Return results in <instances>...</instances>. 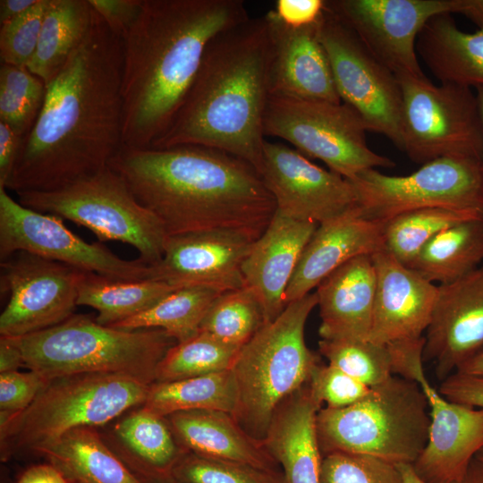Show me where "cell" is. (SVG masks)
Here are the masks:
<instances>
[{
	"label": "cell",
	"instance_id": "1",
	"mask_svg": "<svg viewBox=\"0 0 483 483\" xmlns=\"http://www.w3.org/2000/svg\"><path fill=\"white\" fill-rule=\"evenodd\" d=\"M122 82L123 39L95 11L89 34L47 85L5 189L55 191L108 166L123 146Z\"/></svg>",
	"mask_w": 483,
	"mask_h": 483
},
{
	"label": "cell",
	"instance_id": "40",
	"mask_svg": "<svg viewBox=\"0 0 483 483\" xmlns=\"http://www.w3.org/2000/svg\"><path fill=\"white\" fill-rule=\"evenodd\" d=\"M318 350L328 364L370 387L393 376L386 345L369 340L320 339Z\"/></svg>",
	"mask_w": 483,
	"mask_h": 483
},
{
	"label": "cell",
	"instance_id": "49",
	"mask_svg": "<svg viewBox=\"0 0 483 483\" xmlns=\"http://www.w3.org/2000/svg\"><path fill=\"white\" fill-rule=\"evenodd\" d=\"M324 5L325 0H277L274 11L287 26L301 28L316 23Z\"/></svg>",
	"mask_w": 483,
	"mask_h": 483
},
{
	"label": "cell",
	"instance_id": "2",
	"mask_svg": "<svg viewBox=\"0 0 483 483\" xmlns=\"http://www.w3.org/2000/svg\"><path fill=\"white\" fill-rule=\"evenodd\" d=\"M108 165L159 219L168 236L227 230L258 239L276 211L256 168L220 149L123 146Z\"/></svg>",
	"mask_w": 483,
	"mask_h": 483
},
{
	"label": "cell",
	"instance_id": "5",
	"mask_svg": "<svg viewBox=\"0 0 483 483\" xmlns=\"http://www.w3.org/2000/svg\"><path fill=\"white\" fill-rule=\"evenodd\" d=\"M24 367L51 380L87 374H121L149 385L157 368L176 343L159 328L123 330L72 315L50 328L16 337Z\"/></svg>",
	"mask_w": 483,
	"mask_h": 483
},
{
	"label": "cell",
	"instance_id": "47",
	"mask_svg": "<svg viewBox=\"0 0 483 483\" xmlns=\"http://www.w3.org/2000/svg\"><path fill=\"white\" fill-rule=\"evenodd\" d=\"M89 1L108 28L122 38L137 20L143 3V0Z\"/></svg>",
	"mask_w": 483,
	"mask_h": 483
},
{
	"label": "cell",
	"instance_id": "48",
	"mask_svg": "<svg viewBox=\"0 0 483 483\" xmlns=\"http://www.w3.org/2000/svg\"><path fill=\"white\" fill-rule=\"evenodd\" d=\"M439 393L452 402L483 409V376L453 372L443 380Z\"/></svg>",
	"mask_w": 483,
	"mask_h": 483
},
{
	"label": "cell",
	"instance_id": "59",
	"mask_svg": "<svg viewBox=\"0 0 483 483\" xmlns=\"http://www.w3.org/2000/svg\"><path fill=\"white\" fill-rule=\"evenodd\" d=\"M475 458L483 462V448L477 453Z\"/></svg>",
	"mask_w": 483,
	"mask_h": 483
},
{
	"label": "cell",
	"instance_id": "46",
	"mask_svg": "<svg viewBox=\"0 0 483 483\" xmlns=\"http://www.w3.org/2000/svg\"><path fill=\"white\" fill-rule=\"evenodd\" d=\"M425 337L399 340L386 344L390 359L391 373L416 383L424 373L423 352Z\"/></svg>",
	"mask_w": 483,
	"mask_h": 483
},
{
	"label": "cell",
	"instance_id": "58",
	"mask_svg": "<svg viewBox=\"0 0 483 483\" xmlns=\"http://www.w3.org/2000/svg\"><path fill=\"white\" fill-rule=\"evenodd\" d=\"M475 93H476L479 106L481 123H482V130H483V87L476 88L475 89Z\"/></svg>",
	"mask_w": 483,
	"mask_h": 483
},
{
	"label": "cell",
	"instance_id": "13",
	"mask_svg": "<svg viewBox=\"0 0 483 483\" xmlns=\"http://www.w3.org/2000/svg\"><path fill=\"white\" fill-rule=\"evenodd\" d=\"M318 36L341 101L359 114L368 131L383 135L402 150V96L396 75L325 5Z\"/></svg>",
	"mask_w": 483,
	"mask_h": 483
},
{
	"label": "cell",
	"instance_id": "55",
	"mask_svg": "<svg viewBox=\"0 0 483 483\" xmlns=\"http://www.w3.org/2000/svg\"><path fill=\"white\" fill-rule=\"evenodd\" d=\"M456 371L470 375L483 376V350L468 360Z\"/></svg>",
	"mask_w": 483,
	"mask_h": 483
},
{
	"label": "cell",
	"instance_id": "7",
	"mask_svg": "<svg viewBox=\"0 0 483 483\" xmlns=\"http://www.w3.org/2000/svg\"><path fill=\"white\" fill-rule=\"evenodd\" d=\"M430 425L429 406L420 386L391 376L361 401L341 409L321 408L317 431L322 455L346 453L393 464H413Z\"/></svg>",
	"mask_w": 483,
	"mask_h": 483
},
{
	"label": "cell",
	"instance_id": "60",
	"mask_svg": "<svg viewBox=\"0 0 483 483\" xmlns=\"http://www.w3.org/2000/svg\"><path fill=\"white\" fill-rule=\"evenodd\" d=\"M171 483H175V482H171Z\"/></svg>",
	"mask_w": 483,
	"mask_h": 483
},
{
	"label": "cell",
	"instance_id": "42",
	"mask_svg": "<svg viewBox=\"0 0 483 483\" xmlns=\"http://www.w3.org/2000/svg\"><path fill=\"white\" fill-rule=\"evenodd\" d=\"M320 483H403L395 464L361 454L331 453L323 456Z\"/></svg>",
	"mask_w": 483,
	"mask_h": 483
},
{
	"label": "cell",
	"instance_id": "8",
	"mask_svg": "<svg viewBox=\"0 0 483 483\" xmlns=\"http://www.w3.org/2000/svg\"><path fill=\"white\" fill-rule=\"evenodd\" d=\"M149 386L121 374L51 379L27 409L0 424L2 457L28 450L38 453L70 430L105 425L142 405Z\"/></svg>",
	"mask_w": 483,
	"mask_h": 483
},
{
	"label": "cell",
	"instance_id": "26",
	"mask_svg": "<svg viewBox=\"0 0 483 483\" xmlns=\"http://www.w3.org/2000/svg\"><path fill=\"white\" fill-rule=\"evenodd\" d=\"M321 408L308 383L274 412L263 441L279 464L285 483H320L323 455L317 415Z\"/></svg>",
	"mask_w": 483,
	"mask_h": 483
},
{
	"label": "cell",
	"instance_id": "29",
	"mask_svg": "<svg viewBox=\"0 0 483 483\" xmlns=\"http://www.w3.org/2000/svg\"><path fill=\"white\" fill-rule=\"evenodd\" d=\"M416 49L441 83L483 87V30H460L451 14L431 18L419 34Z\"/></svg>",
	"mask_w": 483,
	"mask_h": 483
},
{
	"label": "cell",
	"instance_id": "6",
	"mask_svg": "<svg viewBox=\"0 0 483 483\" xmlns=\"http://www.w3.org/2000/svg\"><path fill=\"white\" fill-rule=\"evenodd\" d=\"M317 304L316 292L289 303L241 348L232 368L238 390L233 417L258 439H264L279 404L307 385L320 363L305 342V326Z\"/></svg>",
	"mask_w": 483,
	"mask_h": 483
},
{
	"label": "cell",
	"instance_id": "10",
	"mask_svg": "<svg viewBox=\"0 0 483 483\" xmlns=\"http://www.w3.org/2000/svg\"><path fill=\"white\" fill-rule=\"evenodd\" d=\"M402 96V150L414 163L441 157L483 160V130L475 91L433 84L427 76H396Z\"/></svg>",
	"mask_w": 483,
	"mask_h": 483
},
{
	"label": "cell",
	"instance_id": "11",
	"mask_svg": "<svg viewBox=\"0 0 483 483\" xmlns=\"http://www.w3.org/2000/svg\"><path fill=\"white\" fill-rule=\"evenodd\" d=\"M367 131L359 114L343 102L271 96L264 120L265 136L287 140L348 180L365 170L394 166L369 147Z\"/></svg>",
	"mask_w": 483,
	"mask_h": 483
},
{
	"label": "cell",
	"instance_id": "19",
	"mask_svg": "<svg viewBox=\"0 0 483 483\" xmlns=\"http://www.w3.org/2000/svg\"><path fill=\"white\" fill-rule=\"evenodd\" d=\"M424 337L423 359L436 362V372L443 380L483 350V266L438 285Z\"/></svg>",
	"mask_w": 483,
	"mask_h": 483
},
{
	"label": "cell",
	"instance_id": "31",
	"mask_svg": "<svg viewBox=\"0 0 483 483\" xmlns=\"http://www.w3.org/2000/svg\"><path fill=\"white\" fill-rule=\"evenodd\" d=\"M94 19L89 0H48L38 44L27 68L49 84L84 42Z\"/></svg>",
	"mask_w": 483,
	"mask_h": 483
},
{
	"label": "cell",
	"instance_id": "37",
	"mask_svg": "<svg viewBox=\"0 0 483 483\" xmlns=\"http://www.w3.org/2000/svg\"><path fill=\"white\" fill-rule=\"evenodd\" d=\"M241 348L199 332L173 345L159 362L155 382L186 379L232 369Z\"/></svg>",
	"mask_w": 483,
	"mask_h": 483
},
{
	"label": "cell",
	"instance_id": "50",
	"mask_svg": "<svg viewBox=\"0 0 483 483\" xmlns=\"http://www.w3.org/2000/svg\"><path fill=\"white\" fill-rule=\"evenodd\" d=\"M22 138L7 124L0 122V187L5 185L15 166Z\"/></svg>",
	"mask_w": 483,
	"mask_h": 483
},
{
	"label": "cell",
	"instance_id": "28",
	"mask_svg": "<svg viewBox=\"0 0 483 483\" xmlns=\"http://www.w3.org/2000/svg\"><path fill=\"white\" fill-rule=\"evenodd\" d=\"M116 455L143 483H171L173 471L188 451L176 440L165 418L142 406L115 426Z\"/></svg>",
	"mask_w": 483,
	"mask_h": 483
},
{
	"label": "cell",
	"instance_id": "41",
	"mask_svg": "<svg viewBox=\"0 0 483 483\" xmlns=\"http://www.w3.org/2000/svg\"><path fill=\"white\" fill-rule=\"evenodd\" d=\"M175 483H285L282 470L203 457L186 452L173 471Z\"/></svg>",
	"mask_w": 483,
	"mask_h": 483
},
{
	"label": "cell",
	"instance_id": "4",
	"mask_svg": "<svg viewBox=\"0 0 483 483\" xmlns=\"http://www.w3.org/2000/svg\"><path fill=\"white\" fill-rule=\"evenodd\" d=\"M271 41L265 16L248 18L214 37L164 135L151 148L199 145L263 164L270 92Z\"/></svg>",
	"mask_w": 483,
	"mask_h": 483
},
{
	"label": "cell",
	"instance_id": "24",
	"mask_svg": "<svg viewBox=\"0 0 483 483\" xmlns=\"http://www.w3.org/2000/svg\"><path fill=\"white\" fill-rule=\"evenodd\" d=\"M318 225L276 210L266 230L253 242L242 272L246 285L261 303L266 324L275 320L285 309L286 289Z\"/></svg>",
	"mask_w": 483,
	"mask_h": 483
},
{
	"label": "cell",
	"instance_id": "14",
	"mask_svg": "<svg viewBox=\"0 0 483 483\" xmlns=\"http://www.w3.org/2000/svg\"><path fill=\"white\" fill-rule=\"evenodd\" d=\"M17 251L117 280L149 279L151 275L150 266L139 258L123 259L100 242H85L61 217L26 208L0 187V261Z\"/></svg>",
	"mask_w": 483,
	"mask_h": 483
},
{
	"label": "cell",
	"instance_id": "52",
	"mask_svg": "<svg viewBox=\"0 0 483 483\" xmlns=\"http://www.w3.org/2000/svg\"><path fill=\"white\" fill-rule=\"evenodd\" d=\"M18 483H69L63 473L51 463L38 464L28 468Z\"/></svg>",
	"mask_w": 483,
	"mask_h": 483
},
{
	"label": "cell",
	"instance_id": "22",
	"mask_svg": "<svg viewBox=\"0 0 483 483\" xmlns=\"http://www.w3.org/2000/svg\"><path fill=\"white\" fill-rule=\"evenodd\" d=\"M377 286L369 341L386 345L424 336L438 285L400 263L386 250L372 255Z\"/></svg>",
	"mask_w": 483,
	"mask_h": 483
},
{
	"label": "cell",
	"instance_id": "9",
	"mask_svg": "<svg viewBox=\"0 0 483 483\" xmlns=\"http://www.w3.org/2000/svg\"><path fill=\"white\" fill-rule=\"evenodd\" d=\"M16 195L22 206L86 227L102 243L115 241L132 246L138 258L148 266L164 255L168 234L163 224L109 165L55 191Z\"/></svg>",
	"mask_w": 483,
	"mask_h": 483
},
{
	"label": "cell",
	"instance_id": "51",
	"mask_svg": "<svg viewBox=\"0 0 483 483\" xmlns=\"http://www.w3.org/2000/svg\"><path fill=\"white\" fill-rule=\"evenodd\" d=\"M24 360L17 338L0 335V373L17 371Z\"/></svg>",
	"mask_w": 483,
	"mask_h": 483
},
{
	"label": "cell",
	"instance_id": "39",
	"mask_svg": "<svg viewBox=\"0 0 483 483\" xmlns=\"http://www.w3.org/2000/svg\"><path fill=\"white\" fill-rule=\"evenodd\" d=\"M46 93V83L27 67L1 64L0 122L23 140L39 114Z\"/></svg>",
	"mask_w": 483,
	"mask_h": 483
},
{
	"label": "cell",
	"instance_id": "18",
	"mask_svg": "<svg viewBox=\"0 0 483 483\" xmlns=\"http://www.w3.org/2000/svg\"><path fill=\"white\" fill-rule=\"evenodd\" d=\"M257 239L237 231L210 230L168 236L149 279L177 289L208 286L221 292L246 285L242 266Z\"/></svg>",
	"mask_w": 483,
	"mask_h": 483
},
{
	"label": "cell",
	"instance_id": "53",
	"mask_svg": "<svg viewBox=\"0 0 483 483\" xmlns=\"http://www.w3.org/2000/svg\"><path fill=\"white\" fill-rule=\"evenodd\" d=\"M38 0H1L0 24L7 23L22 15L38 3Z\"/></svg>",
	"mask_w": 483,
	"mask_h": 483
},
{
	"label": "cell",
	"instance_id": "33",
	"mask_svg": "<svg viewBox=\"0 0 483 483\" xmlns=\"http://www.w3.org/2000/svg\"><path fill=\"white\" fill-rule=\"evenodd\" d=\"M483 261V218L451 226L431 239L408 266L439 285L461 279Z\"/></svg>",
	"mask_w": 483,
	"mask_h": 483
},
{
	"label": "cell",
	"instance_id": "25",
	"mask_svg": "<svg viewBox=\"0 0 483 483\" xmlns=\"http://www.w3.org/2000/svg\"><path fill=\"white\" fill-rule=\"evenodd\" d=\"M377 286L372 255L356 257L316 288L324 340H368Z\"/></svg>",
	"mask_w": 483,
	"mask_h": 483
},
{
	"label": "cell",
	"instance_id": "3",
	"mask_svg": "<svg viewBox=\"0 0 483 483\" xmlns=\"http://www.w3.org/2000/svg\"><path fill=\"white\" fill-rule=\"evenodd\" d=\"M248 18L242 0H143L122 38L123 146L151 148L164 135L208 43Z\"/></svg>",
	"mask_w": 483,
	"mask_h": 483
},
{
	"label": "cell",
	"instance_id": "30",
	"mask_svg": "<svg viewBox=\"0 0 483 483\" xmlns=\"http://www.w3.org/2000/svg\"><path fill=\"white\" fill-rule=\"evenodd\" d=\"M69 483H143L92 427H81L38 452Z\"/></svg>",
	"mask_w": 483,
	"mask_h": 483
},
{
	"label": "cell",
	"instance_id": "23",
	"mask_svg": "<svg viewBox=\"0 0 483 483\" xmlns=\"http://www.w3.org/2000/svg\"><path fill=\"white\" fill-rule=\"evenodd\" d=\"M386 222L364 217L358 206L319 224L305 246L284 294L286 306L311 292L347 261L385 250Z\"/></svg>",
	"mask_w": 483,
	"mask_h": 483
},
{
	"label": "cell",
	"instance_id": "21",
	"mask_svg": "<svg viewBox=\"0 0 483 483\" xmlns=\"http://www.w3.org/2000/svg\"><path fill=\"white\" fill-rule=\"evenodd\" d=\"M264 16L271 41V96L341 103L326 52L319 39V20L309 26L292 28L274 10Z\"/></svg>",
	"mask_w": 483,
	"mask_h": 483
},
{
	"label": "cell",
	"instance_id": "54",
	"mask_svg": "<svg viewBox=\"0 0 483 483\" xmlns=\"http://www.w3.org/2000/svg\"><path fill=\"white\" fill-rule=\"evenodd\" d=\"M458 13L470 19L472 22L483 30V0H461V7Z\"/></svg>",
	"mask_w": 483,
	"mask_h": 483
},
{
	"label": "cell",
	"instance_id": "44",
	"mask_svg": "<svg viewBox=\"0 0 483 483\" xmlns=\"http://www.w3.org/2000/svg\"><path fill=\"white\" fill-rule=\"evenodd\" d=\"M309 386L318 401L331 409L352 405L368 396L372 388L328 363L315 368Z\"/></svg>",
	"mask_w": 483,
	"mask_h": 483
},
{
	"label": "cell",
	"instance_id": "32",
	"mask_svg": "<svg viewBox=\"0 0 483 483\" xmlns=\"http://www.w3.org/2000/svg\"><path fill=\"white\" fill-rule=\"evenodd\" d=\"M176 289L153 279L117 280L82 271L77 305L93 308L98 312L96 321L111 326L149 309Z\"/></svg>",
	"mask_w": 483,
	"mask_h": 483
},
{
	"label": "cell",
	"instance_id": "38",
	"mask_svg": "<svg viewBox=\"0 0 483 483\" xmlns=\"http://www.w3.org/2000/svg\"><path fill=\"white\" fill-rule=\"evenodd\" d=\"M266 324L260 301L248 285L222 292L212 302L199 331L242 348Z\"/></svg>",
	"mask_w": 483,
	"mask_h": 483
},
{
	"label": "cell",
	"instance_id": "34",
	"mask_svg": "<svg viewBox=\"0 0 483 483\" xmlns=\"http://www.w3.org/2000/svg\"><path fill=\"white\" fill-rule=\"evenodd\" d=\"M140 406L163 418L195 410L221 411L233 416L238 406L235 377L229 369L186 379L154 382Z\"/></svg>",
	"mask_w": 483,
	"mask_h": 483
},
{
	"label": "cell",
	"instance_id": "15",
	"mask_svg": "<svg viewBox=\"0 0 483 483\" xmlns=\"http://www.w3.org/2000/svg\"><path fill=\"white\" fill-rule=\"evenodd\" d=\"M83 270L27 252L17 251L0 263V335L21 337L71 318L77 305Z\"/></svg>",
	"mask_w": 483,
	"mask_h": 483
},
{
	"label": "cell",
	"instance_id": "16",
	"mask_svg": "<svg viewBox=\"0 0 483 483\" xmlns=\"http://www.w3.org/2000/svg\"><path fill=\"white\" fill-rule=\"evenodd\" d=\"M461 0H326L369 51L396 76L425 77L416 43L434 16L458 13Z\"/></svg>",
	"mask_w": 483,
	"mask_h": 483
},
{
	"label": "cell",
	"instance_id": "20",
	"mask_svg": "<svg viewBox=\"0 0 483 483\" xmlns=\"http://www.w3.org/2000/svg\"><path fill=\"white\" fill-rule=\"evenodd\" d=\"M416 383L428 400L430 425L428 441L412 467L425 481L460 483L483 448V409L446 399L425 373Z\"/></svg>",
	"mask_w": 483,
	"mask_h": 483
},
{
	"label": "cell",
	"instance_id": "43",
	"mask_svg": "<svg viewBox=\"0 0 483 483\" xmlns=\"http://www.w3.org/2000/svg\"><path fill=\"white\" fill-rule=\"evenodd\" d=\"M48 0L38 3L22 15L1 25L0 56L2 64L27 67L39 39Z\"/></svg>",
	"mask_w": 483,
	"mask_h": 483
},
{
	"label": "cell",
	"instance_id": "12",
	"mask_svg": "<svg viewBox=\"0 0 483 483\" xmlns=\"http://www.w3.org/2000/svg\"><path fill=\"white\" fill-rule=\"evenodd\" d=\"M360 214L387 222L420 208H442L483 216V160L441 157L407 175H388L369 169L350 180Z\"/></svg>",
	"mask_w": 483,
	"mask_h": 483
},
{
	"label": "cell",
	"instance_id": "27",
	"mask_svg": "<svg viewBox=\"0 0 483 483\" xmlns=\"http://www.w3.org/2000/svg\"><path fill=\"white\" fill-rule=\"evenodd\" d=\"M181 446L199 456L276 470L264 441L250 436L228 412L185 411L165 418Z\"/></svg>",
	"mask_w": 483,
	"mask_h": 483
},
{
	"label": "cell",
	"instance_id": "36",
	"mask_svg": "<svg viewBox=\"0 0 483 483\" xmlns=\"http://www.w3.org/2000/svg\"><path fill=\"white\" fill-rule=\"evenodd\" d=\"M481 218L483 216L479 213L442 208L404 212L386 222L385 250L408 267L421 249L442 231L465 221Z\"/></svg>",
	"mask_w": 483,
	"mask_h": 483
},
{
	"label": "cell",
	"instance_id": "56",
	"mask_svg": "<svg viewBox=\"0 0 483 483\" xmlns=\"http://www.w3.org/2000/svg\"><path fill=\"white\" fill-rule=\"evenodd\" d=\"M460 483H483V462L474 458Z\"/></svg>",
	"mask_w": 483,
	"mask_h": 483
},
{
	"label": "cell",
	"instance_id": "35",
	"mask_svg": "<svg viewBox=\"0 0 483 483\" xmlns=\"http://www.w3.org/2000/svg\"><path fill=\"white\" fill-rule=\"evenodd\" d=\"M222 292L208 286L176 289L149 309L120 321L111 327L123 330L159 328L176 343L199 332V326L212 302Z\"/></svg>",
	"mask_w": 483,
	"mask_h": 483
},
{
	"label": "cell",
	"instance_id": "45",
	"mask_svg": "<svg viewBox=\"0 0 483 483\" xmlns=\"http://www.w3.org/2000/svg\"><path fill=\"white\" fill-rule=\"evenodd\" d=\"M49 381L32 370L0 373V424L27 409Z\"/></svg>",
	"mask_w": 483,
	"mask_h": 483
},
{
	"label": "cell",
	"instance_id": "17",
	"mask_svg": "<svg viewBox=\"0 0 483 483\" xmlns=\"http://www.w3.org/2000/svg\"><path fill=\"white\" fill-rule=\"evenodd\" d=\"M276 210L301 221L321 224L357 206L352 182L326 170L282 143H264L259 172Z\"/></svg>",
	"mask_w": 483,
	"mask_h": 483
},
{
	"label": "cell",
	"instance_id": "57",
	"mask_svg": "<svg viewBox=\"0 0 483 483\" xmlns=\"http://www.w3.org/2000/svg\"><path fill=\"white\" fill-rule=\"evenodd\" d=\"M401 472L403 483H432L428 482L419 477L415 472L412 464L402 463L396 465ZM436 483H458V482H436Z\"/></svg>",
	"mask_w": 483,
	"mask_h": 483
}]
</instances>
